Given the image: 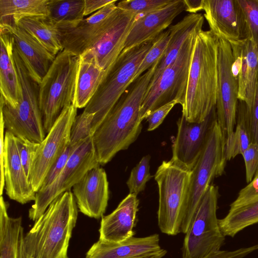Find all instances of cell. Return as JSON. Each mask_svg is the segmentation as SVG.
Listing matches in <instances>:
<instances>
[{"label": "cell", "mask_w": 258, "mask_h": 258, "mask_svg": "<svg viewBox=\"0 0 258 258\" xmlns=\"http://www.w3.org/2000/svg\"><path fill=\"white\" fill-rule=\"evenodd\" d=\"M159 61L130 85L94 134L93 142L100 165L107 164L138 138L142 128V101Z\"/></svg>", "instance_id": "1"}, {"label": "cell", "mask_w": 258, "mask_h": 258, "mask_svg": "<svg viewBox=\"0 0 258 258\" xmlns=\"http://www.w3.org/2000/svg\"><path fill=\"white\" fill-rule=\"evenodd\" d=\"M217 37L210 30L197 36L182 116L190 122L204 121L215 107L217 91Z\"/></svg>", "instance_id": "2"}, {"label": "cell", "mask_w": 258, "mask_h": 258, "mask_svg": "<svg viewBox=\"0 0 258 258\" xmlns=\"http://www.w3.org/2000/svg\"><path fill=\"white\" fill-rule=\"evenodd\" d=\"M78 217L71 190L56 198L24 236L33 258H69L68 251Z\"/></svg>", "instance_id": "3"}, {"label": "cell", "mask_w": 258, "mask_h": 258, "mask_svg": "<svg viewBox=\"0 0 258 258\" xmlns=\"http://www.w3.org/2000/svg\"><path fill=\"white\" fill-rule=\"evenodd\" d=\"M13 58L21 95L18 105L12 107L1 96V117L6 132L16 137L41 143L46 137L39 103V84L30 76L13 45Z\"/></svg>", "instance_id": "4"}, {"label": "cell", "mask_w": 258, "mask_h": 258, "mask_svg": "<svg viewBox=\"0 0 258 258\" xmlns=\"http://www.w3.org/2000/svg\"><path fill=\"white\" fill-rule=\"evenodd\" d=\"M80 57L62 50L39 85V103L47 134L63 110L74 103Z\"/></svg>", "instance_id": "5"}, {"label": "cell", "mask_w": 258, "mask_h": 258, "mask_svg": "<svg viewBox=\"0 0 258 258\" xmlns=\"http://www.w3.org/2000/svg\"><path fill=\"white\" fill-rule=\"evenodd\" d=\"M154 41L122 51L113 64L105 70L98 89L84 110L95 114L92 125L93 135L132 83L135 74Z\"/></svg>", "instance_id": "6"}, {"label": "cell", "mask_w": 258, "mask_h": 258, "mask_svg": "<svg viewBox=\"0 0 258 258\" xmlns=\"http://www.w3.org/2000/svg\"><path fill=\"white\" fill-rule=\"evenodd\" d=\"M225 141L217 119L213 122L205 143L191 170L181 232L186 234L199 203L211 182L225 173Z\"/></svg>", "instance_id": "7"}, {"label": "cell", "mask_w": 258, "mask_h": 258, "mask_svg": "<svg viewBox=\"0 0 258 258\" xmlns=\"http://www.w3.org/2000/svg\"><path fill=\"white\" fill-rule=\"evenodd\" d=\"M191 170L171 159L163 161L155 174L159 193L158 224L169 235L181 232Z\"/></svg>", "instance_id": "8"}, {"label": "cell", "mask_w": 258, "mask_h": 258, "mask_svg": "<svg viewBox=\"0 0 258 258\" xmlns=\"http://www.w3.org/2000/svg\"><path fill=\"white\" fill-rule=\"evenodd\" d=\"M202 30H196L189 35L175 59L165 68L157 81L148 87L140 109L142 120L171 101L183 106L193 50L197 36Z\"/></svg>", "instance_id": "9"}, {"label": "cell", "mask_w": 258, "mask_h": 258, "mask_svg": "<svg viewBox=\"0 0 258 258\" xmlns=\"http://www.w3.org/2000/svg\"><path fill=\"white\" fill-rule=\"evenodd\" d=\"M219 196L218 187L211 184L202 197L185 234L182 258H202L220 250L225 236L217 217Z\"/></svg>", "instance_id": "10"}, {"label": "cell", "mask_w": 258, "mask_h": 258, "mask_svg": "<svg viewBox=\"0 0 258 258\" xmlns=\"http://www.w3.org/2000/svg\"><path fill=\"white\" fill-rule=\"evenodd\" d=\"M92 137L86 139L76 149L63 170L51 184L41 187L36 192L34 203L28 212L30 219L33 221L37 220L56 198L71 190L88 171L100 166Z\"/></svg>", "instance_id": "11"}, {"label": "cell", "mask_w": 258, "mask_h": 258, "mask_svg": "<svg viewBox=\"0 0 258 258\" xmlns=\"http://www.w3.org/2000/svg\"><path fill=\"white\" fill-rule=\"evenodd\" d=\"M216 37L218 75L215 107L217 121L226 143L236 124L238 79L233 71L234 57L230 43L222 37Z\"/></svg>", "instance_id": "12"}, {"label": "cell", "mask_w": 258, "mask_h": 258, "mask_svg": "<svg viewBox=\"0 0 258 258\" xmlns=\"http://www.w3.org/2000/svg\"><path fill=\"white\" fill-rule=\"evenodd\" d=\"M77 112V107L74 104L66 107L39 144L28 178L35 192L41 187L51 167L70 144L71 128Z\"/></svg>", "instance_id": "13"}, {"label": "cell", "mask_w": 258, "mask_h": 258, "mask_svg": "<svg viewBox=\"0 0 258 258\" xmlns=\"http://www.w3.org/2000/svg\"><path fill=\"white\" fill-rule=\"evenodd\" d=\"M137 18L128 12L117 8L109 16L87 52L98 65L106 70L122 51L127 37Z\"/></svg>", "instance_id": "14"}, {"label": "cell", "mask_w": 258, "mask_h": 258, "mask_svg": "<svg viewBox=\"0 0 258 258\" xmlns=\"http://www.w3.org/2000/svg\"><path fill=\"white\" fill-rule=\"evenodd\" d=\"M203 10L210 30L215 36L228 42L250 38L238 0H204Z\"/></svg>", "instance_id": "15"}, {"label": "cell", "mask_w": 258, "mask_h": 258, "mask_svg": "<svg viewBox=\"0 0 258 258\" xmlns=\"http://www.w3.org/2000/svg\"><path fill=\"white\" fill-rule=\"evenodd\" d=\"M217 119L216 107L201 122H190L181 115L177 121V132L172 146L171 159L191 170L205 143L209 131Z\"/></svg>", "instance_id": "16"}, {"label": "cell", "mask_w": 258, "mask_h": 258, "mask_svg": "<svg viewBox=\"0 0 258 258\" xmlns=\"http://www.w3.org/2000/svg\"><path fill=\"white\" fill-rule=\"evenodd\" d=\"M80 212L99 219L105 212L109 200V183L105 171L100 166L88 171L73 187Z\"/></svg>", "instance_id": "17"}, {"label": "cell", "mask_w": 258, "mask_h": 258, "mask_svg": "<svg viewBox=\"0 0 258 258\" xmlns=\"http://www.w3.org/2000/svg\"><path fill=\"white\" fill-rule=\"evenodd\" d=\"M167 251L161 247L158 234L132 237L120 242L98 240L86 253L85 258H162Z\"/></svg>", "instance_id": "18"}, {"label": "cell", "mask_w": 258, "mask_h": 258, "mask_svg": "<svg viewBox=\"0 0 258 258\" xmlns=\"http://www.w3.org/2000/svg\"><path fill=\"white\" fill-rule=\"evenodd\" d=\"M258 223V169L252 180L238 194L228 213L219 219L225 236L234 237L244 229Z\"/></svg>", "instance_id": "19"}, {"label": "cell", "mask_w": 258, "mask_h": 258, "mask_svg": "<svg viewBox=\"0 0 258 258\" xmlns=\"http://www.w3.org/2000/svg\"><path fill=\"white\" fill-rule=\"evenodd\" d=\"M4 177L6 195L21 204L35 201L36 192L31 186L22 165L16 137L5 132L4 155Z\"/></svg>", "instance_id": "20"}, {"label": "cell", "mask_w": 258, "mask_h": 258, "mask_svg": "<svg viewBox=\"0 0 258 258\" xmlns=\"http://www.w3.org/2000/svg\"><path fill=\"white\" fill-rule=\"evenodd\" d=\"M185 10L183 0H173L159 10L138 17L135 21L122 51L154 40Z\"/></svg>", "instance_id": "21"}, {"label": "cell", "mask_w": 258, "mask_h": 258, "mask_svg": "<svg viewBox=\"0 0 258 258\" xmlns=\"http://www.w3.org/2000/svg\"><path fill=\"white\" fill-rule=\"evenodd\" d=\"M12 34L15 47L30 76L40 84L48 71L55 56L22 28L14 25H0Z\"/></svg>", "instance_id": "22"}, {"label": "cell", "mask_w": 258, "mask_h": 258, "mask_svg": "<svg viewBox=\"0 0 258 258\" xmlns=\"http://www.w3.org/2000/svg\"><path fill=\"white\" fill-rule=\"evenodd\" d=\"M229 42L239 64L238 98L250 107L258 80V45L250 38Z\"/></svg>", "instance_id": "23"}, {"label": "cell", "mask_w": 258, "mask_h": 258, "mask_svg": "<svg viewBox=\"0 0 258 258\" xmlns=\"http://www.w3.org/2000/svg\"><path fill=\"white\" fill-rule=\"evenodd\" d=\"M139 200L137 196L129 194L110 214L101 217L99 240L120 242L134 235Z\"/></svg>", "instance_id": "24"}, {"label": "cell", "mask_w": 258, "mask_h": 258, "mask_svg": "<svg viewBox=\"0 0 258 258\" xmlns=\"http://www.w3.org/2000/svg\"><path fill=\"white\" fill-rule=\"evenodd\" d=\"M116 1L83 19L76 27L59 30L63 50L79 57L86 51L109 16L117 8Z\"/></svg>", "instance_id": "25"}, {"label": "cell", "mask_w": 258, "mask_h": 258, "mask_svg": "<svg viewBox=\"0 0 258 258\" xmlns=\"http://www.w3.org/2000/svg\"><path fill=\"white\" fill-rule=\"evenodd\" d=\"M0 89L1 95L12 107L18 104L21 92L13 58V38L10 31L0 27Z\"/></svg>", "instance_id": "26"}, {"label": "cell", "mask_w": 258, "mask_h": 258, "mask_svg": "<svg viewBox=\"0 0 258 258\" xmlns=\"http://www.w3.org/2000/svg\"><path fill=\"white\" fill-rule=\"evenodd\" d=\"M204 17L202 14H189L169 27L171 38L167 47L155 71L148 87L154 85L165 69L176 58L185 40L195 31L202 29Z\"/></svg>", "instance_id": "27"}, {"label": "cell", "mask_w": 258, "mask_h": 258, "mask_svg": "<svg viewBox=\"0 0 258 258\" xmlns=\"http://www.w3.org/2000/svg\"><path fill=\"white\" fill-rule=\"evenodd\" d=\"M74 104L77 108L85 107L95 95L105 74L95 58L87 52L80 56Z\"/></svg>", "instance_id": "28"}, {"label": "cell", "mask_w": 258, "mask_h": 258, "mask_svg": "<svg viewBox=\"0 0 258 258\" xmlns=\"http://www.w3.org/2000/svg\"><path fill=\"white\" fill-rule=\"evenodd\" d=\"M32 36L53 55L63 50L58 28L47 17H25L16 24Z\"/></svg>", "instance_id": "29"}, {"label": "cell", "mask_w": 258, "mask_h": 258, "mask_svg": "<svg viewBox=\"0 0 258 258\" xmlns=\"http://www.w3.org/2000/svg\"><path fill=\"white\" fill-rule=\"evenodd\" d=\"M9 203L0 198V258H17L18 243L24 231L21 217L9 216Z\"/></svg>", "instance_id": "30"}, {"label": "cell", "mask_w": 258, "mask_h": 258, "mask_svg": "<svg viewBox=\"0 0 258 258\" xmlns=\"http://www.w3.org/2000/svg\"><path fill=\"white\" fill-rule=\"evenodd\" d=\"M48 1L0 0V25H16L25 17H47Z\"/></svg>", "instance_id": "31"}, {"label": "cell", "mask_w": 258, "mask_h": 258, "mask_svg": "<svg viewBox=\"0 0 258 258\" xmlns=\"http://www.w3.org/2000/svg\"><path fill=\"white\" fill-rule=\"evenodd\" d=\"M84 0H48V19L59 30L76 27L84 16Z\"/></svg>", "instance_id": "32"}, {"label": "cell", "mask_w": 258, "mask_h": 258, "mask_svg": "<svg viewBox=\"0 0 258 258\" xmlns=\"http://www.w3.org/2000/svg\"><path fill=\"white\" fill-rule=\"evenodd\" d=\"M244 107V102L238 100L235 129L225 145V156L227 161L234 158L238 155H242L251 143L245 120Z\"/></svg>", "instance_id": "33"}, {"label": "cell", "mask_w": 258, "mask_h": 258, "mask_svg": "<svg viewBox=\"0 0 258 258\" xmlns=\"http://www.w3.org/2000/svg\"><path fill=\"white\" fill-rule=\"evenodd\" d=\"M171 38L169 29L164 31L154 41L153 44L142 61L132 83L160 60L167 47Z\"/></svg>", "instance_id": "34"}, {"label": "cell", "mask_w": 258, "mask_h": 258, "mask_svg": "<svg viewBox=\"0 0 258 258\" xmlns=\"http://www.w3.org/2000/svg\"><path fill=\"white\" fill-rule=\"evenodd\" d=\"M151 156L147 155L132 170L126 181L130 194L138 195L143 191L147 182L152 177L150 173V160Z\"/></svg>", "instance_id": "35"}, {"label": "cell", "mask_w": 258, "mask_h": 258, "mask_svg": "<svg viewBox=\"0 0 258 258\" xmlns=\"http://www.w3.org/2000/svg\"><path fill=\"white\" fill-rule=\"evenodd\" d=\"M173 1L124 0L119 2L116 6L118 8L138 18L163 8Z\"/></svg>", "instance_id": "36"}, {"label": "cell", "mask_w": 258, "mask_h": 258, "mask_svg": "<svg viewBox=\"0 0 258 258\" xmlns=\"http://www.w3.org/2000/svg\"><path fill=\"white\" fill-rule=\"evenodd\" d=\"M94 114L83 112L77 115L73 123L70 137V143L76 144L93 137L92 122Z\"/></svg>", "instance_id": "37"}, {"label": "cell", "mask_w": 258, "mask_h": 258, "mask_svg": "<svg viewBox=\"0 0 258 258\" xmlns=\"http://www.w3.org/2000/svg\"><path fill=\"white\" fill-rule=\"evenodd\" d=\"M246 21L250 38L258 45V0H238Z\"/></svg>", "instance_id": "38"}, {"label": "cell", "mask_w": 258, "mask_h": 258, "mask_svg": "<svg viewBox=\"0 0 258 258\" xmlns=\"http://www.w3.org/2000/svg\"><path fill=\"white\" fill-rule=\"evenodd\" d=\"M16 142L22 165L28 178L32 162L40 143L22 137H16Z\"/></svg>", "instance_id": "39"}, {"label": "cell", "mask_w": 258, "mask_h": 258, "mask_svg": "<svg viewBox=\"0 0 258 258\" xmlns=\"http://www.w3.org/2000/svg\"><path fill=\"white\" fill-rule=\"evenodd\" d=\"M83 142L76 144L70 143L51 167L41 187L47 186L54 180L66 166L72 154Z\"/></svg>", "instance_id": "40"}, {"label": "cell", "mask_w": 258, "mask_h": 258, "mask_svg": "<svg viewBox=\"0 0 258 258\" xmlns=\"http://www.w3.org/2000/svg\"><path fill=\"white\" fill-rule=\"evenodd\" d=\"M244 113L251 142L258 144V80L252 104L247 107L244 103Z\"/></svg>", "instance_id": "41"}, {"label": "cell", "mask_w": 258, "mask_h": 258, "mask_svg": "<svg viewBox=\"0 0 258 258\" xmlns=\"http://www.w3.org/2000/svg\"><path fill=\"white\" fill-rule=\"evenodd\" d=\"M242 155L245 167L246 181L248 183L258 169V144L251 143Z\"/></svg>", "instance_id": "42"}, {"label": "cell", "mask_w": 258, "mask_h": 258, "mask_svg": "<svg viewBox=\"0 0 258 258\" xmlns=\"http://www.w3.org/2000/svg\"><path fill=\"white\" fill-rule=\"evenodd\" d=\"M176 104V101H171L151 112L146 118L148 123V131H152L157 128Z\"/></svg>", "instance_id": "43"}, {"label": "cell", "mask_w": 258, "mask_h": 258, "mask_svg": "<svg viewBox=\"0 0 258 258\" xmlns=\"http://www.w3.org/2000/svg\"><path fill=\"white\" fill-rule=\"evenodd\" d=\"M257 250L258 243L233 250H219L212 252L202 258H244Z\"/></svg>", "instance_id": "44"}, {"label": "cell", "mask_w": 258, "mask_h": 258, "mask_svg": "<svg viewBox=\"0 0 258 258\" xmlns=\"http://www.w3.org/2000/svg\"><path fill=\"white\" fill-rule=\"evenodd\" d=\"M4 124L2 118L1 117L0 123V160H1V186H0V194L2 196L3 190L5 186V177H4Z\"/></svg>", "instance_id": "45"}, {"label": "cell", "mask_w": 258, "mask_h": 258, "mask_svg": "<svg viewBox=\"0 0 258 258\" xmlns=\"http://www.w3.org/2000/svg\"><path fill=\"white\" fill-rule=\"evenodd\" d=\"M114 0H84V16L97 12Z\"/></svg>", "instance_id": "46"}, {"label": "cell", "mask_w": 258, "mask_h": 258, "mask_svg": "<svg viewBox=\"0 0 258 258\" xmlns=\"http://www.w3.org/2000/svg\"><path fill=\"white\" fill-rule=\"evenodd\" d=\"M185 10L190 14H196L204 9V0H183Z\"/></svg>", "instance_id": "47"}, {"label": "cell", "mask_w": 258, "mask_h": 258, "mask_svg": "<svg viewBox=\"0 0 258 258\" xmlns=\"http://www.w3.org/2000/svg\"><path fill=\"white\" fill-rule=\"evenodd\" d=\"M24 236L23 231L21 233L18 243L17 258H33L26 245Z\"/></svg>", "instance_id": "48"}]
</instances>
